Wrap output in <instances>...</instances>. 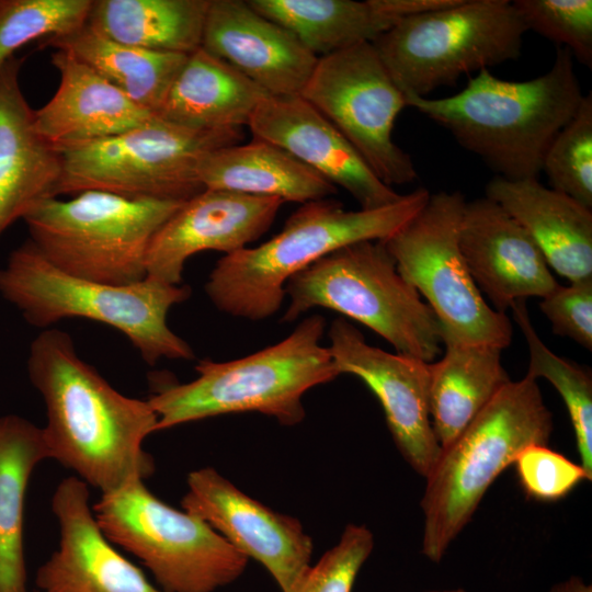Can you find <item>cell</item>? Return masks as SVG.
Masks as SVG:
<instances>
[{
	"label": "cell",
	"mask_w": 592,
	"mask_h": 592,
	"mask_svg": "<svg viewBox=\"0 0 592 592\" xmlns=\"http://www.w3.org/2000/svg\"><path fill=\"white\" fill-rule=\"evenodd\" d=\"M430 195L419 187L387 206L358 210H346L330 198L305 203L270 240L219 259L205 284L206 295L221 312L251 321L266 319L281 308L292 276L342 247L386 240Z\"/></svg>",
	"instance_id": "cell-3"
},
{
	"label": "cell",
	"mask_w": 592,
	"mask_h": 592,
	"mask_svg": "<svg viewBox=\"0 0 592 592\" xmlns=\"http://www.w3.org/2000/svg\"><path fill=\"white\" fill-rule=\"evenodd\" d=\"M383 12L400 20L408 16L420 15L457 3L458 0H376Z\"/></svg>",
	"instance_id": "cell-38"
},
{
	"label": "cell",
	"mask_w": 592,
	"mask_h": 592,
	"mask_svg": "<svg viewBox=\"0 0 592 592\" xmlns=\"http://www.w3.org/2000/svg\"><path fill=\"white\" fill-rule=\"evenodd\" d=\"M60 80L53 98L33 110L38 136L57 151L118 135L156 115L66 50L52 54Z\"/></svg>",
	"instance_id": "cell-21"
},
{
	"label": "cell",
	"mask_w": 592,
	"mask_h": 592,
	"mask_svg": "<svg viewBox=\"0 0 592 592\" xmlns=\"http://www.w3.org/2000/svg\"><path fill=\"white\" fill-rule=\"evenodd\" d=\"M283 204L274 197L204 189L155 234L146 258L147 276L181 284L190 257L207 250L230 254L248 248L270 229Z\"/></svg>",
	"instance_id": "cell-16"
},
{
	"label": "cell",
	"mask_w": 592,
	"mask_h": 592,
	"mask_svg": "<svg viewBox=\"0 0 592 592\" xmlns=\"http://www.w3.org/2000/svg\"><path fill=\"white\" fill-rule=\"evenodd\" d=\"M526 29L509 0H458L400 19L373 45L406 99L515 60Z\"/></svg>",
	"instance_id": "cell-9"
},
{
	"label": "cell",
	"mask_w": 592,
	"mask_h": 592,
	"mask_svg": "<svg viewBox=\"0 0 592 592\" xmlns=\"http://www.w3.org/2000/svg\"><path fill=\"white\" fill-rule=\"evenodd\" d=\"M106 538L137 557L164 592H215L249 559L203 520L161 501L143 480L92 505Z\"/></svg>",
	"instance_id": "cell-11"
},
{
	"label": "cell",
	"mask_w": 592,
	"mask_h": 592,
	"mask_svg": "<svg viewBox=\"0 0 592 592\" xmlns=\"http://www.w3.org/2000/svg\"><path fill=\"white\" fill-rule=\"evenodd\" d=\"M321 315H311L293 332L253 354L228 362L202 360L189 383L160 386L148 402L157 431L216 415L259 412L292 426L306 415L303 396L340 374L328 346Z\"/></svg>",
	"instance_id": "cell-4"
},
{
	"label": "cell",
	"mask_w": 592,
	"mask_h": 592,
	"mask_svg": "<svg viewBox=\"0 0 592 592\" xmlns=\"http://www.w3.org/2000/svg\"><path fill=\"white\" fill-rule=\"evenodd\" d=\"M513 465L527 498L540 502L561 500L582 481L592 480L580 464L544 444L524 448Z\"/></svg>",
	"instance_id": "cell-36"
},
{
	"label": "cell",
	"mask_w": 592,
	"mask_h": 592,
	"mask_svg": "<svg viewBox=\"0 0 592 592\" xmlns=\"http://www.w3.org/2000/svg\"><path fill=\"white\" fill-rule=\"evenodd\" d=\"M548 592H592V587L582 578L572 576L554 584Z\"/></svg>",
	"instance_id": "cell-39"
},
{
	"label": "cell",
	"mask_w": 592,
	"mask_h": 592,
	"mask_svg": "<svg viewBox=\"0 0 592 592\" xmlns=\"http://www.w3.org/2000/svg\"><path fill=\"white\" fill-rule=\"evenodd\" d=\"M466 202L460 191L431 194L408 223L383 241L400 275L425 298L439 320L443 342L503 350L511 343L512 323L485 300L460 251Z\"/></svg>",
	"instance_id": "cell-12"
},
{
	"label": "cell",
	"mask_w": 592,
	"mask_h": 592,
	"mask_svg": "<svg viewBox=\"0 0 592 592\" xmlns=\"http://www.w3.org/2000/svg\"><path fill=\"white\" fill-rule=\"evenodd\" d=\"M186 485L182 510L261 563L282 592H291L311 566L314 549L299 520L251 498L212 467L191 471Z\"/></svg>",
	"instance_id": "cell-15"
},
{
	"label": "cell",
	"mask_w": 592,
	"mask_h": 592,
	"mask_svg": "<svg viewBox=\"0 0 592 592\" xmlns=\"http://www.w3.org/2000/svg\"><path fill=\"white\" fill-rule=\"evenodd\" d=\"M184 202L86 191L66 201L45 198L23 220L30 240L60 271L123 286L147 276L150 241Z\"/></svg>",
	"instance_id": "cell-8"
},
{
	"label": "cell",
	"mask_w": 592,
	"mask_h": 592,
	"mask_svg": "<svg viewBox=\"0 0 592 592\" xmlns=\"http://www.w3.org/2000/svg\"><path fill=\"white\" fill-rule=\"evenodd\" d=\"M328 335L339 374L356 376L372 390L401 456L425 478L442 451L430 415L429 363L368 344L344 318L332 321Z\"/></svg>",
	"instance_id": "cell-14"
},
{
	"label": "cell",
	"mask_w": 592,
	"mask_h": 592,
	"mask_svg": "<svg viewBox=\"0 0 592 592\" xmlns=\"http://www.w3.org/2000/svg\"><path fill=\"white\" fill-rule=\"evenodd\" d=\"M52 511L59 544L36 571L38 592H164L103 534L84 481L62 479L52 497Z\"/></svg>",
	"instance_id": "cell-17"
},
{
	"label": "cell",
	"mask_w": 592,
	"mask_h": 592,
	"mask_svg": "<svg viewBox=\"0 0 592 592\" xmlns=\"http://www.w3.org/2000/svg\"><path fill=\"white\" fill-rule=\"evenodd\" d=\"M459 247L471 278L499 312L558 285L531 236L487 196L466 202Z\"/></svg>",
	"instance_id": "cell-19"
},
{
	"label": "cell",
	"mask_w": 592,
	"mask_h": 592,
	"mask_svg": "<svg viewBox=\"0 0 592 592\" xmlns=\"http://www.w3.org/2000/svg\"><path fill=\"white\" fill-rule=\"evenodd\" d=\"M553 415L537 379L510 380L441 454L421 498L422 555L439 563L498 476L527 446L547 445Z\"/></svg>",
	"instance_id": "cell-6"
},
{
	"label": "cell",
	"mask_w": 592,
	"mask_h": 592,
	"mask_svg": "<svg viewBox=\"0 0 592 592\" xmlns=\"http://www.w3.org/2000/svg\"><path fill=\"white\" fill-rule=\"evenodd\" d=\"M300 96L322 114L388 186L412 183L411 156L392 139L407 107L373 43H362L318 58Z\"/></svg>",
	"instance_id": "cell-13"
},
{
	"label": "cell",
	"mask_w": 592,
	"mask_h": 592,
	"mask_svg": "<svg viewBox=\"0 0 592 592\" xmlns=\"http://www.w3.org/2000/svg\"><path fill=\"white\" fill-rule=\"evenodd\" d=\"M36 592H38V591H36Z\"/></svg>",
	"instance_id": "cell-41"
},
{
	"label": "cell",
	"mask_w": 592,
	"mask_h": 592,
	"mask_svg": "<svg viewBox=\"0 0 592 592\" xmlns=\"http://www.w3.org/2000/svg\"><path fill=\"white\" fill-rule=\"evenodd\" d=\"M210 0H92L87 24L122 44L189 55L201 47Z\"/></svg>",
	"instance_id": "cell-29"
},
{
	"label": "cell",
	"mask_w": 592,
	"mask_h": 592,
	"mask_svg": "<svg viewBox=\"0 0 592 592\" xmlns=\"http://www.w3.org/2000/svg\"><path fill=\"white\" fill-rule=\"evenodd\" d=\"M260 14L288 30L320 58L362 43H373L398 20L376 0H248Z\"/></svg>",
	"instance_id": "cell-30"
},
{
	"label": "cell",
	"mask_w": 592,
	"mask_h": 592,
	"mask_svg": "<svg viewBox=\"0 0 592 592\" xmlns=\"http://www.w3.org/2000/svg\"><path fill=\"white\" fill-rule=\"evenodd\" d=\"M248 127L257 139L274 144L333 185L341 186L360 208L375 209L401 197L367 166L348 139L300 95L266 96Z\"/></svg>",
	"instance_id": "cell-18"
},
{
	"label": "cell",
	"mask_w": 592,
	"mask_h": 592,
	"mask_svg": "<svg viewBox=\"0 0 592 592\" xmlns=\"http://www.w3.org/2000/svg\"><path fill=\"white\" fill-rule=\"evenodd\" d=\"M26 369L45 405L42 429L50 459L101 494L153 474L144 442L157 432V413L148 400L112 387L79 356L69 333L42 330L30 345Z\"/></svg>",
	"instance_id": "cell-1"
},
{
	"label": "cell",
	"mask_w": 592,
	"mask_h": 592,
	"mask_svg": "<svg viewBox=\"0 0 592 592\" xmlns=\"http://www.w3.org/2000/svg\"><path fill=\"white\" fill-rule=\"evenodd\" d=\"M91 4L92 0H0V68L32 41L83 26Z\"/></svg>",
	"instance_id": "cell-32"
},
{
	"label": "cell",
	"mask_w": 592,
	"mask_h": 592,
	"mask_svg": "<svg viewBox=\"0 0 592 592\" xmlns=\"http://www.w3.org/2000/svg\"><path fill=\"white\" fill-rule=\"evenodd\" d=\"M583 96L573 57L559 47L550 68L531 80H503L482 69L456 94L406 101L497 177L524 180L538 179L547 148Z\"/></svg>",
	"instance_id": "cell-2"
},
{
	"label": "cell",
	"mask_w": 592,
	"mask_h": 592,
	"mask_svg": "<svg viewBox=\"0 0 592 592\" xmlns=\"http://www.w3.org/2000/svg\"><path fill=\"white\" fill-rule=\"evenodd\" d=\"M444 355L429 363V403L434 434L445 448L511 380L502 349L487 344L443 342Z\"/></svg>",
	"instance_id": "cell-26"
},
{
	"label": "cell",
	"mask_w": 592,
	"mask_h": 592,
	"mask_svg": "<svg viewBox=\"0 0 592 592\" xmlns=\"http://www.w3.org/2000/svg\"><path fill=\"white\" fill-rule=\"evenodd\" d=\"M373 548L374 535L368 527L346 525L339 542L308 568L291 592H352Z\"/></svg>",
	"instance_id": "cell-35"
},
{
	"label": "cell",
	"mask_w": 592,
	"mask_h": 592,
	"mask_svg": "<svg viewBox=\"0 0 592 592\" xmlns=\"http://www.w3.org/2000/svg\"><path fill=\"white\" fill-rule=\"evenodd\" d=\"M42 46L70 53L155 115L187 57L118 43L87 23L71 33L43 39Z\"/></svg>",
	"instance_id": "cell-28"
},
{
	"label": "cell",
	"mask_w": 592,
	"mask_h": 592,
	"mask_svg": "<svg viewBox=\"0 0 592 592\" xmlns=\"http://www.w3.org/2000/svg\"><path fill=\"white\" fill-rule=\"evenodd\" d=\"M270 96L300 95L318 57L242 0H210L202 45Z\"/></svg>",
	"instance_id": "cell-20"
},
{
	"label": "cell",
	"mask_w": 592,
	"mask_h": 592,
	"mask_svg": "<svg viewBox=\"0 0 592 592\" xmlns=\"http://www.w3.org/2000/svg\"><path fill=\"white\" fill-rule=\"evenodd\" d=\"M531 236L547 264L569 282L592 278V208L538 179L492 178L486 195Z\"/></svg>",
	"instance_id": "cell-23"
},
{
	"label": "cell",
	"mask_w": 592,
	"mask_h": 592,
	"mask_svg": "<svg viewBox=\"0 0 592 592\" xmlns=\"http://www.w3.org/2000/svg\"><path fill=\"white\" fill-rule=\"evenodd\" d=\"M512 5L527 32L569 50L583 66L592 68L591 0H514Z\"/></svg>",
	"instance_id": "cell-34"
},
{
	"label": "cell",
	"mask_w": 592,
	"mask_h": 592,
	"mask_svg": "<svg viewBox=\"0 0 592 592\" xmlns=\"http://www.w3.org/2000/svg\"><path fill=\"white\" fill-rule=\"evenodd\" d=\"M528 346L527 375L548 380L561 396L574 431L580 465L592 477V377L572 361L558 356L537 334L525 304L510 307Z\"/></svg>",
	"instance_id": "cell-31"
},
{
	"label": "cell",
	"mask_w": 592,
	"mask_h": 592,
	"mask_svg": "<svg viewBox=\"0 0 592 592\" xmlns=\"http://www.w3.org/2000/svg\"><path fill=\"white\" fill-rule=\"evenodd\" d=\"M266 96L229 64L200 47L187 55L157 116L194 130L241 128Z\"/></svg>",
	"instance_id": "cell-24"
},
{
	"label": "cell",
	"mask_w": 592,
	"mask_h": 592,
	"mask_svg": "<svg viewBox=\"0 0 592 592\" xmlns=\"http://www.w3.org/2000/svg\"><path fill=\"white\" fill-rule=\"evenodd\" d=\"M431 592H467V591L462 588H457V589H448V590L431 591Z\"/></svg>",
	"instance_id": "cell-40"
},
{
	"label": "cell",
	"mask_w": 592,
	"mask_h": 592,
	"mask_svg": "<svg viewBox=\"0 0 592 592\" xmlns=\"http://www.w3.org/2000/svg\"><path fill=\"white\" fill-rule=\"evenodd\" d=\"M242 129L194 130L157 115L127 132L60 151L59 195L102 191L134 200L187 201L204 190L203 158L239 144Z\"/></svg>",
	"instance_id": "cell-10"
},
{
	"label": "cell",
	"mask_w": 592,
	"mask_h": 592,
	"mask_svg": "<svg viewBox=\"0 0 592 592\" xmlns=\"http://www.w3.org/2000/svg\"><path fill=\"white\" fill-rule=\"evenodd\" d=\"M204 189L308 203L337 193V186L283 148L254 138L208 152L200 163Z\"/></svg>",
	"instance_id": "cell-25"
},
{
	"label": "cell",
	"mask_w": 592,
	"mask_h": 592,
	"mask_svg": "<svg viewBox=\"0 0 592 592\" xmlns=\"http://www.w3.org/2000/svg\"><path fill=\"white\" fill-rule=\"evenodd\" d=\"M0 295L37 328L47 329L67 318L111 326L151 366L162 358H195L191 345L167 322L169 310L190 298L187 285L150 276L123 286L76 277L54 266L27 239L0 269Z\"/></svg>",
	"instance_id": "cell-5"
},
{
	"label": "cell",
	"mask_w": 592,
	"mask_h": 592,
	"mask_svg": "<svg viewBox=\"0 0 592 592\" xmlns=\"http://www.w3.org/2000/svg\"><path fill=\"white\" fill-rule=\"evenodd\" d=\"M282 321L317 307L353 319L385 339L396 353L426 363L442 354L439 320L398 272L383 240L342 247L292 276Z\"/></svg>",
	"instance_id": "cell-7"
},
{
	"label": "cell",
	"mask_w": 592,
	"mask_h": 592,
	"mask_svg": "<svg viewBox=\"0 0 592 592\" xmlns=\"http://www.w3.org/2000/svg\"><path fill=\"white\" fill-rule=\"evenodd\" d=\"M555 334L592 350V278L557 285L539 303Z\"/></svg>",
	"instance_id": "cell-37"
},
{
	"label": "cell",
	"mask_w": 592,
	"mask_h": 592,
	"mask_svg": "<svg viewBox=\"0 0 592 592\" xmlns=\"http://www.w3.org/2000/svg\"><path fill=\"white\" fill-rule=\"evenodd\" d=\"M50 459L43 429L27 419L0 418V592H29L24 556V502L30 478Z\"/></svg>",
	"instance_id": "cell-27"
},
{
	"label": "cell",
	"mask_w": 592,
	"mask_h": 592,
	"mask_svg": "<svg viewBox=\"0 0 592 592\" xmlns=\"http://www.w3.org/2000/svg\"><path fill=\"white\" fill-rule=\"evenodd\" d=\"M23 62L13 56L0 68V237L38 202L57 197L62 174L60 152L34 129L19 79Z\"/></svg>",
	"instance_id": "cell-22"
},
{
	"label": "cell",
	"mask_w": 592,
	"mask_h": 592,
	"mask_svg": "<svg viewBox=\"0 0 592 592\" xmlns=\"http://www.w3.org/2000/svg\"><path fill=\"white\" fill-rule=\"evenodd\" d=\"M540 172L550 189L592 208V93L547 148Z\"/></svg>",
	"instance_id": "cell-33"
}]
</instances>
